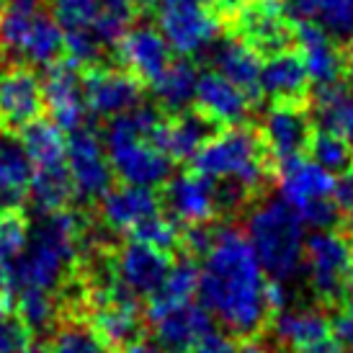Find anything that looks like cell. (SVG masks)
<instances>
[{
  "label": "cell",
  "instance_id": "6da1fadb",
  "mask_svg": "<svg viewBox=\"0 0 353 353\" xmlns=\"http://www.w3.org/2000/svg\"><path fill=\"white\" fill-rule=\"evenodd\" d=\"M196 294L227 333L243 338L261 333L274 312L271 284L265 281L248 235L235 227L214 230L204 263L199 265Z\"/></svg>",
  "mask_w": 353,
  "mask_h": 353
},
{
  "label": "cell",
  "instance_id": "7a4b0ae2",
  "mask_svg": "<svg viewBox=\"0 0 353 353\" xmlns=\"http://www.w3.org/2000/svg\"><path fill=\"white\" fill-rule=\"evenodd\" d=\"M83 237L85 235H83L78 214H72L68 209L39 214L34 227H29V243L19 255V261L0 274L6 292L8 289L10 292H21V289L54 292L78 261Z\"/></svg>",
  "mask_w": 353,
  "mask_h": 353
},
{
  "label": "cell",
  "instance_id": "3957f363",
  "mask_svg": "<svg viewBox=\"0 0 353 353\" xmlns=\"http://www.w3.org/2000/svg\"><path fill=\"white\" fill-rule=\"evenodd\" d=\"M160 121L163 114L155 106H134L127 114L108 119L103 148L111 170L124 183L155 188L170 178L173 160L155 142V129Z\"/></svg>",
  "mask_w": 353,
  "mask_h": 353
},
{
  "label": "cell",
  "instance_id": "277c9868",
  "mask_svg": "<svg viewBox=\"0 0 353 353\" xmlns=\"http://www.w3.org/2000/svg\"><path fill=\"white\" fill-rule=\"evenodd\" d=\"M191 160L199 173L214 181L240 183L250 194H258L265 186L274 168V157L268 155L261 132L245 124H232L214 132Z\"/></svg>",
  "mask_w": 353,
  "mask_h": 353
},
{
  "label": "cell",
  "instance_id": "5b68a950",
  "mask_svg": "<svg viewBox=\"0 0 353 353\" xmlns=\"http://www.w3.org/2000/svg\"><path fill=\"white\" fill-rule=\"evenodd\" d=\"M304 222L284 199H274L250 214L248 240L263 274L274 284H289L302 271Z\"/></svg>",
  "mask_w": 353,
  "mask_h": 353
},
{
  "label": "cell",
  "instance_id": "8992f818",
  "mask_svg": "<svg viewBox=\"0 0 353 353\" xmlns=\"http://www.w3.org/2000/svg\"><path fill=\"white\" fill-rule=\"evenodd\" d=\"M281 199L294 209L304 225L327 230L343 219V212L333 201L335 176L320 168L312 157H286L276 163Z\"/></svg>",
  "mask_w": 353,
  "mask_h": 353
},
{
  "label": "cell",
  "instance_id": "52a82bcc",
  "mask_svg": "<svg viewBox=\"0 0 353 353\" xmlns=\"http://www.w3.org/2000/svg\"><path fill=\"white\" fill-rule=\"evenodd\" d=\"M302 268L323 302H341L345 289L353 284V243L335 227L314 230L304 237Z\"/></svg>",
  "mask_w": 353,
  "mask_h": 353
},
{
  "label": "cell",
  "instance_id": "ba28073f",
  "mask_svg": "<svg viewBox=\"0 0 353 353\" xmlns=\"http://www.w3.org/2000/svg\"><path fill=\"white\" fill-rule=\"evenodd\" d=\"M155 23L178 54H199L214 44L219 21L212 0H155Z\"/></svg>",
  "mask_w": 353,
  "mask_h": 353
},
{
  "label": "cell",
  "instance_id": "9c48e42d",
  "mask_svg": "<svg viewBox=\"0 0 353 353\" xmlns=\"http://www.w3.org/2000/svg\"><path fill=\"white\" fill-rule=\"evenodd\" d=\"M232 19V37L243 39L261 57L289 50L294 41V26L286 16L281 0H250Z\"/></svg>",
  "mask_w": 353,
  "mask_h": 353
},
{
  "label": "cell",
  "instance_id": "30bf717a",
  "mask_svg": "<svg viewBox=\"0 0 353 353\" xmlns=\"http://www.w3.org/2000/svg\"><path fill=\"white\" fill-rule=\"evenodd\" d=\"M68 134V170L75 196L85 201H99V196L111 186V178H114L103 139L96 134V129L83 127V124Z\"/></svg>",
  "mask_w": 353,
  "mask_h": 353
},
{
  "label": "cell",
  "instance_id": "8fae6325",
  "mask_svg": "<svg viewBox=\"0 0 353 353\" xmlns=\"http://www.w3.org/2000/svg\"><path fill=\"white\" fill-rule=\"evenodd\" d=\"M80 80L85 108L93 117L114 119L132 111L142 101V83L127 70L90 65L85 72H80Z\"/></svg>",
  "mask_w": 353,
  "mask_h": 353
},
{
  "label": "cell",
  "instance_id": "7c38bea8",
  "mask_svg": "<svg viewBox=\"0 0 353 353\" xmlns=\"http://www.w3.org/2000/svg\"><path fill=\"white\" fill-rule=\"evenodd\" d=\"M44 114L41 78L29 68H10L0 72V129L21 132Z\"/></svg>",
  "mask_w": 353,
  "mask_h": 353
},
{
  "label": "cell",
  "instance_id": "4fadbf2b",
  "mask_svg": "<svg viewBox=\"0 0 353 353\" xmlns=\"http://www.w3.org/2000/svg\"><path fill=\"white\" fill-rule=\"evenodd\" d=\"M108 261H111L114 279L134 296L152 294L160 286V281L165 279L170 263H173L170 253L157 250V248L148 245V243H139L134 237L119 248Z\"/></svg>",
  "mask_w": 353,
  "mask_h": 353
},
{
  "label": "cell",
  "instance_id": "5bb4252c",
  "mask_svg": "<svg viewBox=\"0 0 353 353\" xmlns=\"http://www.w3.org/2000/svg\"><path fill=\"white\" fill-rule=\"evenodd\" d=\"M312 134L314 121L304 103H271V111L265 114L261 127V139L276 163L304 155Z\"/></svg>",
  "mask_w": 353,
  "mask_h": 353
},
{
  "label": "cell",
  "instance_id": "9a60e30c",
  "mask_svg": "<svg viewBox=\"0 0 353 353\" xmlns=\"http://www.w3.org/2000/svg\"><path fill=\"white\" fill-rule=\"evenodd\" d=\"M44 88V108H50L52 124L62 132H72L85 119V99H83V80L80 65L72 59H59L47 68V78L41 80Z\"/></svg>",
  "mask_w": 353,
  "mask_h": 353
},
{
  "label": "cell",
  "instance_id": "2e32d148",
  "mask_svg": "<svg viewBox=\"0 0 353 353\" xmlns=\"http://www.w3.org/2000/svg\"><path fill=\"white\" fill-rule=\"evenodd\" d=\"M148 320L155 327L157 345L165 353H191L199 338L212 327V314L194 299L148 314Z\"/></svg>",
  "mask_w": 353,
  "mask_h": 353
},
{
  "label": "cell",
  "instance_id": "e0dca14e",
  "mask_svg": "<svg viewBox=\"0 0 353 353\" xmlns=\"http://www.w3.org/2000/svg\"><path fill=\"white\" fill-rule=\"evenodd\" d=\"M114 47L121 68L148 85L155 83L160 72L170 65V52H173L163 39V34L152 26H129Z\"/></svg>",
  "mask_w": 353,
  "mask_h": 353
},
{
  "label": "cell",
  "instance_id": "ac0fdd59",
  "mask_svg": "<svg viewBox=\"0 0 353 353\" xmlns=\"http://www.w3.org/2000/svg\"><path fill=\"white\" fill-rule=\"evenodd\" d=\"M165 204L183 225H206L216 216L214 178L199 170H186L165 181Z\"/></svg>",
  "mask_w": 353,
  "mask_h": 353
},
{
  "label": "cell",
  "instance_id": "d6986e66",
  "mask_svg": "<svg viewBox=\"0 0 353 353\" xmlns=\"http://www.w3.org/2000/svg\"><path fill=\"white\" fill-rule=\"evenodd\" d=\"M194 103L216 127H232V124H243L248 119L253 99L232 80H227L222 72L209 70L199 75Z\"/></svg>",
  "mask_w": 353,
  "mask_h": 353
},
{
  "label": "cell",
  "instance_id": "ffe728a7",
  "mask_svg": "<svg viewBox=\"0 0 353 353\" xmlns=\"http://www.w3.org/2000/svg\"><path fill=\"white\" fill-rule=\"evenodd\" d=\"M310 85L312 80L307 75L299 52L281 50L261 62L258 93L271 99V103H307Z\"/></svg>",
  "mask_w": 353,
  "mask_h": 353
},
{
  "label": "cell",
  "instance_id": "44dd1931",
  "mask_svg": "<svg viewBox=\"0 0 353 353\" xmlns=\"http://www.w3.org/2000/svg\"><path fill=\"white\" fill-rule=\"evenodd\" d=\"M294 41L299 44V57L314 85L343 80L348 62H345L343 50L335 44L327 31L320 29L312 21H296Z\"/></svg>",
  "mask_w": 353,
  "mask_h": 353
},
{
  "label": "cell",
  "instance_id": "7402d4cb",
  "mask_svg": "<svg viewBox=\"0 0 353 353\" xmlns=\"http://www.w3.org/2000/svg\"><path fill=\"white\" fill-rule=\"evenodd\" d=\"M99 209L108 230L132 232L142 219L160 212V199H157L155 188L134 186V183L121 181V186H108L101 194Z\"/></svg>",
  "mask_w": 353,
  "mask_h": 353
},
{
  "label": "cell",
  "instance_id": "603a6c76",
  "mask_svg": "<svg viewBox=\"0 0 353 353\" xmlns=\"http://www.w3.org/2000/svg\"><path fill=\"white\" fill-rule=\"evenodd\" d=\"M214 121L199 108L178 111L173 119H163L155 129V142L170 160H191L206 139L214 134Z\"/></svg>",
  "mask_w": 353,
  "mask_h": 353
},
{
  "label": "cell",
  "instance_id": "cb8c5ba5",
  "mask_svg": "<svg viewBox=\"0 0 353 353\" xmlns=\"http://www.w3.org/2000/svg\"><path fill=\"white\" fill-rule=\"evenodd\" d=\"M34 165L21 137L0 129V209L21 206L29 199Z\"/></svg>",
  "mask_w": 353,
  "mask_h": 353
},
{
  "label": "cell",
  "instance_id": "d4e9b609",
  "mask_svg": "<svg viewBox=\"0 0 353 353\" xmlns=\"http://www.w3.org/2000/svg\"><path fill=\"white\" fill-rule=\"evenodd\" d=\"M335 333L330 317L312 307H294L279 310L274 317V338L281 343L286 353H294L304 345L320 341L325 335Z\"/></svg>",
  "mask_w": 353,
  "mask_h": 353
},
{
  "label": "cell",
  "instance_id": "484cf974",
  "mask_svg": "<svg viewBox=\"0 0 353 353\" xmlns=\"http://www.w3.org/2000/svg\"><path fill=\"white\" fill-rule=\"evenodd\" d=\"M314 121L320 129L335 132L353 150V88L345 80L323 83L314 90Z\"/></svg>",
  "mask_w": 353,
  "mask_h": 353
},
{
  "label": "cell",
  "instance_id": "4316f807",
  "mask_svg": "<svg viewBox=\"0 0 353 353\" xmlns=\"http://www.w3.org/2000/svg\"><path fill=\"white\" fill-rule=\"evenodd\" d=\"M214 68L222 72L227 80H232L235 85L245 90L250 99H258V75H261V54L248 47L243 39L230 37V39L219 41L214 47Z\"/></svg>",
  "mask_w": 353,
  "mask_h": 353
},
{
  "label": "cell",
  "instance_id": "83f0119b",
  "mask_svg": "<svg viewBox=\"0 0 353 353\" xmlns=\"http://www.w3.org/2000/svg\"><path fill=\"white\" fill-rule=\"evenodd\" d=\"M65 57V31L52 16L34 13L31 29L23 39L19 59L29 68H50Z\"/></svg>",
  "mask_w": 353,
  "mask_h": 353
},
{
  "label": "cell",
  "instance_id": "f1b7e54d",
  "mask_svg": "<svg viewBox=\"0 0 353 353\" xmlns=\"http://www.w3.org/2000/svg\"><path fill=\"white\" fill-rule=\"evenodd\" d=\"M196 80L199 72L196 68L188 62V59H178V62H170L160 78L152 85V93H155L157 106L163 111H183L194 103V93H196Z\"/></svg>",
  "mask_w": 353,
  "mask_h": 353
},
{
  "label": "cell",
  "instance_id": "f546056e",
  "mask_svg": "<svg viewBox=\"0 0 353 353\" xmlns=\"http://www.w3.org/2000/svg\"><path fill=\"white\" fill-rule=\"evenodd\" d=\"M199 289V263L194 255H183L170 263L165 279L160 281L155 292L150 294V307L148 314L160 312L165 307H173V304H183L188 299L196 296Z\"/></svg>",
  "mask_w": 353,
  "mask_h": 353
},
{
  "label": "cell",
  "instance_id": "4dcf8cb0",
  "mask_svg": "<svg viewBox=\"0 0 353 353\" xmlns=\"http://www.w3.org/2000/svg\"><path fill=\"white\" fill-rule=\"evenodd\" d=\"M299 21H312L333 39L353 37V0H289Z\"/></svg>",
  "mask_w": 353,
  "mask_h": 353
},
{
  "label": "cell",
  "instance_id": "1f68e13d",
  "mask_svg": "<svg viewBox=\"0 0 353 353\" xmlns=\"http://www.w3.org/2000/svg\"><path fill=\"white\" fill-rule=\"evenodd\" d=\"M134 21V3L132 0H99V8L90 23V31L103 47H114L121 34Z\"/></svg>",
  "mask_w": 353,
  "mask_h": 353
},
{
  "label": "cell",
  "instance_id": "d6a6232c",
  "mask_svg": "<svg viewBox=\"0 0 353 353\" xmlns=\"http://www.w3.org/2000/svg\"><path fill=\"white\" fill-rule=\"evenodd\" d=\"M52 353H114V348L101 338L90 323L68 320L54 333Z\"/></svg>",
  "mask_w": 353,
  "mask_h": 353
},
{
  "label": "cell",
  "instance_id": "836d02e7",
  "mask_svg": "<svg viewBox=\"0 0 353 353\" xmlns=\"http://www.w3.org/2000/svg\"><path fill=\"white\" fill-rule=\"evenodd\" d=\"M26 243H29V219L23 216L21 206L0 209V274L19 261Z\"/></svg>",
  "mask_w": 353,
  "mask_h": 353
},
{
  "label": "cell",
  "instance_id": "e575fe53",
  "mask_svg": "<svg viewBox=\"0 0 353 353\" xmlns=\"http://www.w3.org/2000/svg\"><path fill=\"white\" fill-rule=\"evenodd\" d=\"M307 150H310V157H312L314 163L320 168H325L327 173H333V176L353 168V150L335 132H327V129L314 132Z\"/></svg>",
  "mask_w": 353,
  "mask_h": 353
},
{
  "label": "cell",
  "instance_id": "d590c367",
  "mask_svg": "<svg viewBox=\"0 0 353 353\" xmlns=\"http://www.w3.org/2000/svg\"><path fill=\"white\" fill-rule=\"evenodd\" d=\"M19 294V314L26 320L31 330H44L54 323L57 317V302H54V292H44V289H21Z\"/></svg>",
  "mask_w": 353,
  "mask_h": 353
},
{
  "label": "cell",
  "instance_id": "8d00e7d4",
  "mask_svg": "<svg viewBox=\"0 0 353 353\" xmlns=\"http://www.w3.org/2000/svg\"><path fill=\"white\" fill-rule=\"evenodd\" d=\"M181 232L178 225L168 216H160V212H155L152 216L142 219L129 235L139 240V243H148V245L157 248V250H165V253H173L176 248H181Z\"/></svg>",
  "mask_w": 353,
  "mask_h": 353
},
{
  "label": "cell",
  "instance_id": "74e56055",
  "mask_svg": "<svg viewBox=\"0 0 353 353\" xmlns=\"http://www.w3.org/2000/svg\"><path fill=\"white\" fill-rule=\"evenodd\" d=\"M31 330L19 310L0 302V353H21L31 345Z\"/></svg>",
  "mask_w": 353,
  "mask_h": 353
},
{
  "label": "cell",
  "instance_id": "f35d334b",
  "mask_svg": "<svg viewBox=\"0 0 353 353\" xmlns=\"http://www.w3.org/2000/svg\"><path fill=\"white\" fill-rule=\"evenodd\" d=\"M96 8H99V0H52L54 21L62 26V31L90 29Z\"/></svg>",
  "mask_w": 353,
  "mask_h": 353
},
{
  "label": "cell",
  "instance_id": "ab89813d",
  "mask_svg": "<svg viewBox=\"0 0 353 353\" xmlns=\"http://www.w3.org/2000/svg\"><path fill=\"white\" fill-rule=\"evenodd\" d=\"M237 348H240V345L235 343V338L230 333H222V330L209 327V330L196 341V345L191 348V353H237Z\"/></svg>",
  "mask_w": 353,
  "mask_h": 353
},
{
  "label": "cell",
  "instance_id": "60d3db41",
  "mask_svg": "<svg viewBox=\"0 0 353 353\" xmlns=\"http://www.w3.org/2000/svg\"><path fill=\"white\" fill-rule=\"evenodd\" d=\"M335 333L348 348H353V284L341 296V314L335 320Z\"/></svg>",
  "mask_w": 353,
  "mask_h": 353
},
{
  "label": "cell",
  "instance_id": "b9f144b4",
  "mask_svg": "<svg viewBox=\"0 0 353 353\" xmlns=\"http://www.w3.org/2000/svg\"><path fill=\"white\" fill-rule=\"evenodd\" d=\"M333 201L338 204V209H341L343 214H351L353 212V168H348V170L335 176Z\"/></svg>",
  "mask_w": 353,
  "mask_h": 353
},
{
  "label": "cell",
  "instance_id": "7bdbcfd3",
  "mask_svg": "<svg viewBox=\"0 0 353 353\" xmlns=\"http://www.w3.org/2000/svg\"><path fill=\"white\" fill-rule=\"evenodd\" d=\"M294 353H343V341L338 338V333H330L320 338V341H314V343L304 345L299 351Z\"/></svg>",
  "mask_w": 353,
  "mask_h": 353
},
{
  "label": "cell",
  "instance_id": "ee69618b",
  "mask_svg": "<svg viewBox=\"0 0 353 353\" xmlns=\"http://www.w3.org/2000/svg\"><path fill=\"white\" fill-rule=\"evenodd\" d=\"M250 0H212V6H214V10L219 13V16H235L240 8H245Z\"/></svg>",
  "mask_w": 353,
  "mask_h": 353
},
{
  "label": "cell",
  "instance_id": "f6af8a7d",
  "mask_svg": "<svg viewBox=\"0 0 353 353\" xmlns=\"http://www.w3.org/2000/svg\"><path fill=\"white\" fill-rule=\"evenodd\" d=\"M121 353H165L157 343H145V341H137V343L121 348Z\"/></svg>",
  "mask_w": 353,
  "mask_h": 353
},
{
  "label": "cell",
  "instance_id": "bcb514c9",
  "mask_svg": "<svg viewBox=\"0 0 353 353\" xmlns=\"http://www.w3.org/2000/svg\"><path fill=\"white\" fill-rule=\"evenodd\" d=\"M41 0H6L8 8H21V10H37Z\"/></svg>",
  "mask_w": 353,
  "mask_h": 353
},
{
  "label": "cell",
  "instance_id": "7dc6e473",
  "mask_svg": "<svg viewBox=\"0 0 353 353\" xmlns=\"http://www.w3.org/2000/svg\"><path fill=\"white\" fill-rule=\"evenodd\" d=\"M237 353H268V351L261 348V345H255V343H245V345H240V348H237Z\"/></svg>",
  "mask_w": 353,
  "mask_h": 353
},
{
  "label": "cell",
  "instance_id": "c3c4849f",
  "mask_svg": "<svg viewBox=\"0 0 353 353\" xmlns=\"http://www.w3.org/2000/svg\"><path fill=\"white\" fill-rule=\"evenodd\" d=\"M21 353H52V351H47V348H26V351Z\"/></svg>",
  "mask_w": 353,
  "mask_h": 353
},
{
  "label": "cell",
  "instance_id": "681fc988",
  "mask_svg": "<svg viewBox=\"0 0 353 353\" xmlns=\"http://www.w3.org/2000/svg\"><path fill=\"white\" fill-rule=\"evenodd\" d=\"M132 3H134V6H152L155 0H132Z\"/></svg>",
  "mask_w": 353,
  "mask_h": 353
},
{
  "label": "cell",
  "instance_id": "f907efd6",
  "mask_svg": "<svg viewBox=\"0 0 353 353\" xmlns=\"http://www.w3.org/2000/svg\"><path fill=\"white\" fill-rule=\"evenodd\" d=\"M3 294H6V284H3V279H0V302H3Z\"/></svg>",
  "mask_w": 353,
  "mask_h": 353
},
{
  "label": "cell",
  "instance_id": "816d5d0a",
  "mask_svg": "<svg viewBox=\"0 0 353 353\" xmlns=\"http://www.w3.org/2000/svg\"><path fill=\"white\" fill-rule=\"evenodd\" d=\"M351 62H353V37H351Z\"/></svg>",
  "mask_w": 353,
  "mask_h": 353
},
{
  "label": "cell",
  "instance_id": "f5cc1de1",
  "mask_svg": "<svg viewBox=\"0 0 353 353\" xmlns=\"http://www.w3.org/2000/svg\"><path fill=\"white\" fill-rule=\"evenodd\" d=\"M3 8H6V0H0V10H3Z\"/></svg>",
  "mask_w": 353,
  "mask_h": 353
},
{
  "label": "cell",
  "instance_id": "db71d44e",
  "mask_svg": "<svg viewBox=\"0 0 353 353\" xmlns=\"http://www.w3.org/2000/svg\"><path fill=\"white\" fill-rule=\"evenodd\" d=\"M351 227H353V212H351Z\"/></svg>",
  "mask_w": 353,
  "mask_h": 353
}]
</instances>
